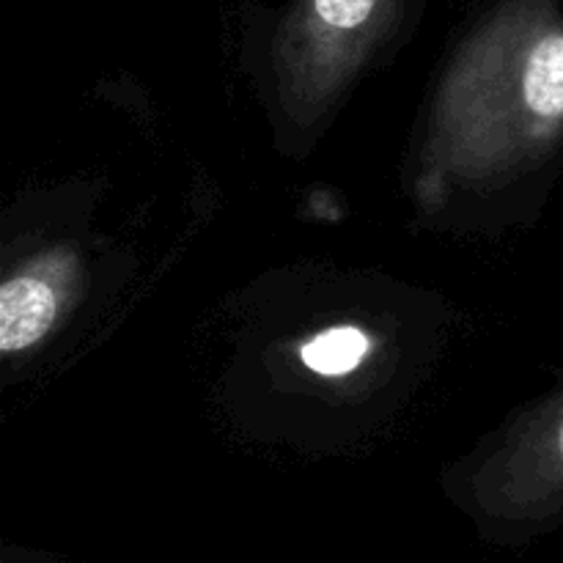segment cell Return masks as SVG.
I'll list each match as a JSON object with an SVG mask.
<instances>
[{
  "label": "cell",
  "instance_id": "1",
  "mask_svg": "<svg viewBox=\"0 0 563 563\" xmlns=\"http://www.w3.org/2000/svg\"><path fill=\"white\" fill-rule=\"evenodd\" d=\"M53 289L44 280L22 275L5 280L0 289V352H22L36 344L55 322Z\"/></svg>",
  "mask_w": 563,
  "mask_h": 563
},
{
  "label": "cell",
  "instance_id": "2",
  "mask_svg": "<svg viewBox=\"0 0 563 563\" xmlns=\"http://www.w3.org/2000/svg\"><path fill=\"white\" fill-rule=\"evenodd\" d=\"M526 104L544 130L563 121V25L544 22L526 60Z\"/></svg>",
  "mask_w": 563,
  "mask_h": 563
},
{
  "label": "cell",
  "instance_id": "3",
  "mask_svg": "<svg viewBox=\"0 0 563 563\" xmlns=\"http://www.w3.org/2000/svg\"><path fill=\"white\" fill-rule=\"evenodd\" d=\"M372 350V341L363 333L361 328H352V324H344V328H333L319 333L317 339L308 341L302 346V361L308 363V368H313L317 374H328V377H335V374H346L352 368L361 366L363 357Z\"/></svg>",
  "mask_w": 563,
  "mask_h": 563
},
{
  "label": "cell",
  "instance_id": "4",
  "mask_svg": "<svg viewBox=\"0 0 563 563\" xmlns=\"http://www.w3.org/2000/svg\"><path fill=\"white\" fill-rule=\"evenodd\" d=\"M559 449H561V456H563V427H561V432H559Z\"/></svg>",
  "mask_w": 563,
  "mask_h": 563
}]
</instances>
